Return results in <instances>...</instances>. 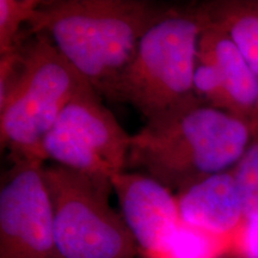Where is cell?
Returning <instances> with one entry per match:
<instances>
[{
  "label": "cell",
  "mask_w": 258,
  "mask_h": 258,
  "mask_svg": "<svg viewBox=\"0 0 258 258\" xmlns=\"http://www.w3.org/2000/svg\"><path fill=\"white\" fill-rule=\"evenodd\" d=\"M110 179L122 218L140 251L146 257L158 252L182 222L177 198L143 173L123 171Z\"/></svg>",
  "instance_id": "obj_9"
},
{
  "label": "cell",
  "mask_w": 258,
  "mask_h": 258,
  "mask_svg": "<svg viewBox=\"0 0 258 258\" xmlns=\"http://www.w3.org/2000/svg\"><path fill=\"white\" fill-rule=\"evenodd\" d=\"M17 78L0 99L2 148L14 158L46 160L43 140L63 108L90 83L44 32L24 34Z\"/></svg>",
  "instance_id": "obj_4"
},
{
  "label": "cell",
  "mask_w": 258,
  "mask_h": 258,
  "mask_svg": "<svg viewBox=\"0 0 258 258\" xmlns=\"http://www.w3.org/2000/svg\"><path fill=\"white\" fill-rule=\"evenodd\" d=\"M44 161L14 158L0 188V258H63L43 176Z\"/></svg>",
  "instance_id": "obj_7"
},
{
  "label": "cell",
  "mask_w": 258,
  "mask_h": 258,
  "mask_svg": "<svg viewBox=\"0 0 258 258\" xmlns=\"http://www.w3.org/2000/svg\"><path fill=\"white\" fill-rule=\"evenodd\" d=\"M194 89L200 101L237 116L258 137V76L231 37L206 17L199 40Z\"/></svg>",
  "instance_id": "obj_8"
},
{
  "label": "cell",
  "mask_w": 258,
  "mask_h": 258,
  "mask_svg": "<svg viewBox=\"0 0 258 258\" xmlns=\"http://www.w3.org/2000/svg\"><path fill=\"white\" fill-rule=\"evenodd\" d=\"M37 4V0H0V55L17 48Z\"/></svg>",
  "instance_id": "obj_13"
},
{
  "label": "cell",
  "mask_w": 258,
  "mask_h": 258,
  "mask_svg": "<svg viewBox=\"0 0 258 258\" xmlns=\"http://www.w3.org/2000/svg\"><path fill=\"white\" fill-rule=\"evenodd\" d=\"M231 243L182 221L167 243L146 258H219Z\"/></svg>",
  "instance_id": "obj_12"
},
{
  "label": "cell",
  "mask_w": 258,
  "mask_h": 258,
  "mask_svg": "<svg viewBox=\"0 0 258 258\" xmlns=\"http://www.w3.org/2000/svg\"><path fill=\"white\" fill-rule=\"evenodd\" d=\"M250 124L220 109L200 104L132 135L127 167H140L177 194L230 171L252 143Z\"/></svg>",
  "instance_id": "obj_2"
},
{
  "label": "cell",
  "mask_w": 258,
  "mask_h": 258,
  "mask_svg": "<svg viewBox=\"0 0 258 258\" xmlns=\"http://www.w3.org/2000/svg\"><path fill=\"white\" fill-rule=\"evenodd\" d=\"M232 243L239 258H258V219L244 221Z\"/></svg>",
  "instance_id": "obj_15"
},
{
  "label": "cell",
  "mask_w": 258,
  "mask_h": 258,
  "mask_svg": "<svg viewBox=\"0 0 258 258\" xmlns=\"http://www.w3.org/2000/svg\"><path fill=\"white\" fill-rule=\"evenodd\" d=\"M202 15L221 28L258 76V0H231L200 5Z\"/></svg>",
  "instance_id": "obj_11"
},
{
  "label": "cell",
  "mask_w": 258,
  "mask_h": 258,
  "mask_svg": "<svg viewBox=\"0 0 258 258\" xmlns=\"http://www.w3.org/2000/svg\"><path fill=\"white\" fill-rule=\"evenodd\" d=\"M131 139L90 85L64 106L42 148L57 165L111 178L127 167Z\"/></svg>",
  "instance_id": "obj_6"
},
{
  "label": "cell",
  "mask_w": 258,
  "mask_h": 258,
  "mask_svg": "<svg viewBox=\"0 0 258 258\" xmlns=\"http://www.w3.org/2000/svg\"><path fill=\"white\" fill-rule=\"evenodd\" d=\"M167 9L140 0L38 2L24 34H47L90 85L111 101L141 37Z\"/></svg>",
  "instance_id": "obj_1"
},
{
  "label": "cell",
  "mask_w": 258,
  "mask_h": 258,
  "mask_svg": "<svg viewBox=\"0 0 258 258\" xmlns=\"http://www.w3.org/2000/svg\"><path fill=\"white\" fill-rule=\"evenodd\" d=\"M205 17L198 8H169L147 29L137 54L112 93L159 124L205 103L194 89V72Z\"/></svg>",
  "instance_id": "obj_3"
},
{
  "label": "cell",
  "mask_w": 258,
  "mask_h": 258,
  "mask_svg": "<svg viewBox=\"0 0 258 258\" xmlns=\"http://www.w3.org/2000/svg\"><path fill=\"white\" fill-rule=\"evenodd\" d=\"M63 258H138L141 252L121 214L110 206L111 179L51 164L43 169Z\"/></svg>",
  "instance_id": "obj_5"
},
{
  "label": "cell",
  "mask_w": 258,
  "mask_h": 258,
  "mask_svg": "<svg viewBox=\"0 0 258 258\" xmlns=\"http://www.w3.org/2000/svg\"><path fill=\"white\" fill-rule=\"evenodd\" d=\"M246 220L258 219V137L232 169Z\"/></svg>",
  "instance_id": "obj_14"
},
{
  "label": "cell",
  "mask_w": 258,
  "mask_h": 258,
  "mask_svg": "<svg viewBox=\"0 0 258 258\" xmlns=\"http://www.w3.org/2000/svg\"><path fill=\"white\" fill-rule=\"evenodd\" d=\"M183 222L225 239L244 224V211L232 170L209 176L177 194Z\"/></svg>",
  "instance_id": "obj_10"
}]
</instances>
